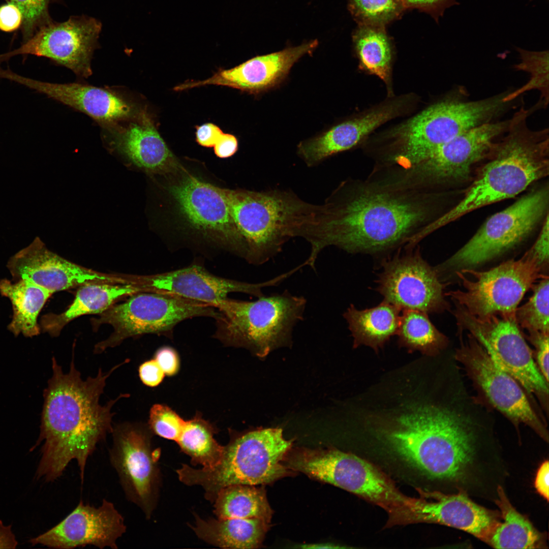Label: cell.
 <instances>
[{
  "label": "cell",
  "instance_id": "1",
  "mask_svg": "<svg viewBox=\"0 0 549 549\" xmlns=\"http://www.w3.org/2000/svg\"><path fill=\"white\" fill-rule=\"evenodd\" d=\"M442 194L392 189L368 177L342 181L319 205L303 235L311 247L308 265L315 268L328 246L369 254L405 246L441 216Z\"/></svg>",
  "mask_w": 549,
  "mask_h": 549
},
{
  "label": "cell",
  "instance_id": "2",
  "mask_svg": "<svg viewBox=\"0 0 549 549\" xmlns=\"http://www.w3.org/2000/svg\"><path fill=\"white\" fill-rule=\"evenodd\" d=\"M466 419L448 409L417 407L397 419L387 441L426 477L449 486L451 494L487 498L503 476L504 460Z\"/></svg>",
  "mask_w": 549,
  "mask_h": 549
},
{
  "label": "cell",
  "instance_id": "3",
  "mask_svg": "<svg viewBox=\"0 0 549 549\" xmlns=\"http://www.w3.org/2000/svg\"><path fill=\"white\" fill-rule=\"evenodd\" d=\"M129 361L126 359L107 372L100 369L95 377L83 380L75 366L74 357L67 373L55 358H52V375L44 391L40 432L36 444L43 442L36 471L38 478L54 481L75 460L83 483L89 457L98 444L112 431L113 406L130 394H120L104 405L100 404V398L108 378Z\"/></svg>",
  "mask_w": 549,
  "mask_h": 549
},
{
  "label": "cell",
  "instance_id": "4",
  "mask_svg": "<svg viewBox=\"0 0 549 549\" xmlns=\"http://www.w3.org/2000/svg\"><path fill=\"white\" fill-rule=\"evenodd\" d=\"M532 112L522 106L514 113L507 131L492 145L463 198L431 224L427 234L474 210L513 198L548 175V129L529 127L527 119Z\"/></svg>",
  "mask_w": 549,
  "mask_h": 549
},
{
  "label": "cell",
  "instance_id": "5",
  "mask_svg": "<svg viewBox=\"0 0 549 549\" xmlns=\"http://www.w3.org/2000/svg\"><path fill=\"white\" fill-rule=\"evenodd\" d=\"M460 89L430 105L379 137L370 140L369 155L378 167H409L461 133L497 120L512 106L507 90L469 100Z\"/></svg>",
  "mask_w": 549,
  "mask_h": 549
},
{
  "label": "cell",
  "instance_id": "6",
  "mask_svg": "<svg viewBox=\"0 0 549 549\" xmlns=\"http://www.w3.org/2000/svg\"><path fill=\"white\" fill-rule=\"evenodd\" d=\"M223 191L245 244V259L256 265L277 255L290 238L301 237L319 208L289 190Z\"/></svg>",
  "mask_w": 549,
  "mask_h": 549
},
{
  "label": "cell",
  "instance_id": "7",
  "mask_svg": "<svg viewBox=\"0 0 549 549\" xmlns=\"http://www.w3.org/2000/svg\"><path fill=\"white\" fill-rule=\"evenodd\" d=\"M230 432V441L224 446L215 466L195 469L182 464L176 470L180 481L188 485L201 486L206 498L212 502L227 486L268 484L289 472L284 461L293 440H286L282 429Z\"/></svg>",
  "mask_w": 549,
  "mask_h": 549
},
{
  "label": "cell",
  "instance_id": "8",
  "mask_svg": "<svg viewBox=\"0 0 549 549\" xmlns=\"http://www.w3.org/2000/svg\"><path fill=\"white\" fill-rule=\"evenodd\" d=\"M254 301L223 299L218 312L216 338L227 346L243 347L263 357L291 343L292 332L303 319L306 299L287 290Z\"/></svg>",
  "mask_w": 549,
  "mask_h": 549
},
{
  "label": "cell",
  "instance_id": "9",
  "mask_svg": "<svg viewBox=\"0 0 549 549\" xmlns=\"http://www.w3.org/2000/svg\"><path fill=\"white\" fill-rule=\"evenodd\" d=\"M510 118L485 123L455 136L422 160L406 168L391 167L385 182L406 190L438 192L468 178L472 167L484 159L497 139L507 131Z\"/></svg>",
  "mask_w": 549,
  "mask_h": 549
},
{
  "label": "cell",
  "instance_id": "10",
  "mask_svg": "<svg viewBox=\"0 0 549 549\" xmlns=\"http://www.w3.org/2000/svg\"><path fill=\"white\" fill-rule=\"evenodd\" d=\"M544 266L530 250L488 270L463 268L456 271L463 289L445 293L470 314L483 317L495 313H515L525 294L548 277Z\"/></svg>",
  "mask_w": 549,
  "mask_h": 549
},
{
  "label": "cell",
  "instance_id": "11",
  "mask_svg": "<svg viewBox=\"0 0 549 549\" xmlns=\"http://www.w3.org/2000/svg\"><path fill=\"white\" fill-rule=\"evenodd\" d=\"M459 330H467L485 349L494 363L512 377L547 413L548 383L540 373L525 340L515 313H495L477 317L456 304Z\"/></svg>",
  "mask_w": 549,
  "mask_h": 549
},
{
  "label": "cell",
  "instance_id": "12",
  "mask_svg": "<svg viewBox=\"0 0 549 549\" xmlns=\"http://www.w3.org/2000/svg\"><path fill=\"white\" fill-rule=\"evenodd\" d=\"M218 315L217 310L207 303L175 295L139 292L123 303L112 305L93 321L94 325L108 324L114 329L108 338L95 346L94 352L101 353L128 338L170 333L178 323L189 318H216Z\"/></svg>",
  "mask_w": 549,
  "mask_h": 549
},
{
  "label": "cell",
  "instance_id": "13",
  "mask_svg": "<svg viewBox=\"0 0 549 549\" xmlns=\"http://www.w3.org/2000/svg\"><path fill=\"white\" fill-rule=\"evenodd\" d=\"M285 459L288 468L356 494L390 513L406 498L379 470L352 453L303 448Z\"/></svg>",
  "mask_w": 549,
  "mask_h": 549
},
{
  "label": "cell",
  "instance_id": "14",
  "mask_svg": "<svg viewBox=\"0 0 549 549\" xmlns=\"http://www.w3.org/2000/svg\"><path fill=\"white\" fill-rule=\"evenodd\" d=\"M168 191L174 211L188 233L245 259V244L223 188L187 173Z\"/></svg>",
  "mask_w": 549,
  "mask_h": 549
},
{
  "label": "cell",
  "instance_id": "15",
  "mask_svg": "<svg viewBox=\"0 0 549 549\" xmlns=\"http://www.w3.org/2000/svg\"><path fill=\"white\" fill-rule=\"evenodd\" d=\"M548 186L532 191L486 220L472 238L436 269L468 268L487 261L526 238L548 212Z\"/></svg>",
  "mask_w": 549,
  "mask_h": 549
},
{
  "label": "cell",
  "instance_id": "16",
  "mask_svg": "<svg viewBox=\"0 0 549 549\" xmlns=\"http://www.w3.org/2000/svg\"><path fill=\"white\" fill-rule=\"evenodd\" d=\"M110 464L127 499L149 519L156 505L160 481L159 451L153 450L148 425L123 423L113 427Z\"/></svg>",
  "mask_w": 549,
  "mask_h": 549
},
{
  "label": "cell",
  "instance_id": "17",
  "mask_svg": "<svg viewBox=\"0 0 549 549\" xmlns=\"http://www.w3.org/2000/svg\"><path fill=\"white\" fill-rule=\"evenodd\" d=\"M470 378L489 402L516 426L530 427L548 442L544 421L536 413L520 384L494 363L485 349L470 333L455 352Z\"/></svg>",
  "mask_w": 549,
  "mask_h": 549
},
{
  "label": "cell",
  "instance_id": "18",
  "mask_svg": "<svg viewBox=\"0 0 549 549\" xmlns=\"http://www.w3.org/2000/svg\"><path fill=\"white\" fill-rule=\"evenodd\" d=\"M412 249L382 263L377 291L384 300L400 310L440 313L449 309L444 293L445 284L435 268L422 257L419 249Z\"/></svg>",
  "mask_w": 549,
  "mask_h": 549
},
{
  "label": "cell",
  "instance_id": "19",
  "mask_svg": "<svg viewBox=\"0 0 549 549\" xmlns=\"http://www.w3.org/2000/svg\"><path fill=\"white\" fill-rule=\"evenodd\" d=\"M101 28L100 21L84 16L60 23L51 20L19 48L0 54V62L18 55L44 57L87 78L92 73L90 59Z\"/></svg>",
  "mask_w": 549,
  "mask_h": 549
},
{
  "label": "cell",
  "instance_id": "20",
  "mask_svg": "<svg viewBox=\"0 0 549 549\" xmlns=\"http://www.w3.org/2000/svg\"><path fill=\"white\" fill-rule=\"evenodd\" d=\"M419 495L418 498L406 497L392 515L393 520L446 525L470 533L487 544L501 521L500 512L478 505L465 494L421 491Z\"/></svg>",
  "mask_w": 549,
  "mask_h": 549
},
{
  "label": "cell",
  "instance_id": "21",
  "mask_svg": "<svg viewBox=\"0 0 549 549\" xmlns=\"http://www.w3.org/2000/svg\"><path fill=\"white\" fill-rule=\"evenodd\" d=\"M127 529L123 516L112 502L104 499L99 506L95 507L80 500L59 523L29 542L58 549L87 545L117 549V541Z\"/></svg>",
  "mask_w": 549,
  "mask_h": 549
},
{
  "label": "cell",
  "instance_id": "22",
  "mask_svg": "<svg viewBox=\"0 0 549 549\" xmlns=\"http://www.w3.org/2000/svg\"><path fill=\"white\" fill-rule=\"evenodd\" d=\"M7 267L14 280H25L52 294L92 283H126L127 277L99 272L59 256L35 239L13 256Z\"/></svg>",
  "mask_w": 549,
  "mask_h": 549
},
{
  "label": "cell",
  "instance_id": "23",
  "mask_svg": "<svg viewBox=\"0 0 549 549\" xmlns=\"http://www.w3.org/2000/svg\"><path fill=\"white\" fill-rule=\"evenodd\" d=\"M135 280L142 292L175 295L214 307L231 293L262 296L263 288L277 285L283 277L280 275L262 283H250L215 276L203 266L194 264L155 274L135 276Z\"/></svg>",
  "mask_w": 549,
  "mask_h": 549
},
{
  "label": "cell",
  "instance_id": "24",
  "mask_svg": "<svg viewBox=\"0 0 549 549\" xmlns=\"http://www.w3.org/2000/svg\"><path fill=\"white\" fill-rule=\"evenodd\" d=\"M0 78L21 84L77 110L104 126L131 119L139 111L124 98L111 90L77 83H54L22 76L0 67Z\"/></svg>",
  "mask_w": 549,
  "mask_h": 549
},
{
  "label": "cell",
  "instance_id": "25",
  "mask_svg": "<svg viewBox=\"0 0 549 549\" xmlns=\"http://www.w3.org/2000/svg\"><path fill=\"white\" fill-rule=\"evenodd\" d=\"M318 41L312 40L299 46L256 56L230 69H220L202 81H190L177 86L184 90L206 85L226 86L252 94H259L280 84L293 65L302 56L317 48Z\"/></svg>",
  "mask_w": 549,
  "mask_h": 549
},
{
  "label": "cell",
  "instance_id": "26",
  "mask_svg": "<svg viewBox=\"0 0 549 549\" xmlns=\"http://www.w3.org/2000/svg\"><path fill=\"white\" fill-rule=\"evenodd\" d=\"M124 127H107L112 142L135 166L149 173H174L179 164L146 111L140 110Z\"/></svg>",
  "mask_w": 549,
  "mask_h": 549
},
{
  "label": "cell",
  "instance_id": "27",
  "mask_svg": "<svg viewBox=\"0 0 549 549\" xmlns=\"http://www.w3.org/2000/svg\"><path fill=\"white\" fill-rule=\"evenodd\" d=\"M386 120L385 112L375 106L316 137L301 141L297 145V154L308 167H315L334 155L362 144Z\"/></svg>",
  "mask_w": 549,
  "mask_h": 549
},
{
  "label": "cell",
  "instance_id": "28",
  "mask_svg": "<svg viewBox=\"0 0 549 549\" xmlns=\"http://www.w3.org/2000/svg\"><path fill=\"white\" fill-rule=\"evenodd\" d=\"M141 292L133 283L84 285L79 287L72 303L65 312L59 314L49 313L42 317L41 328L56 337L72 320L83 315L101 314L119 299Z\"/></svg>",
  "mask_w": 549,
  "mask_h": 549
},
{
  "label": "cell",
  "instance_id": "29",
  "mask_svg": "<svg viewBox=\"0 0 549 549\" xmlns=\"http://www.w3.org/2000/svg\"><path fill=\"white\" fill-rule=\"evenodd\" d=\"M191 528L197 536L212 545L225 548H258L267 532L269 523L259 518H228L203 520L195 515Z\"/></svg>",
  "mask_w": 549,
  "mask_h": 549
},
{
  "label": "cell",
  "instance_id": "30",
  "mask_svg": "<svg viewBox=\"0 0 549 549\" xmlns=\"http://www.w3.org/2000/svg\"><path fill=\"white\" fill-rule=\"evenodd\" d=\"M400 309L385 301L373 308L359 310L353 304L343 314L354 339V347L365 345L375 350L396 333Z\"/></svg>",
  "mask_w": 549,
  "mask_h": 549
},
{
  "label": "cell",
  "instance_id": "31",
  "mask_svg": "<svg viewBox=\"0 0 549 549\" xmlns=\"http://www.w3.org/2000/svg\"><path fill=\"white\" fill-rule=\"evenodd\" d=\"M0 293L10 299L13 307L12 320L8 329L15 336L20 333L29 338L38 335L39 314L52 294L25 280L12 283L7 279L0 281Z\"/></svg>",
  "mask_w": 549,
  "mask_h": 549
},
{
  "label": "cell",
  "instance_id": "32",
  "mask_svg": "<svg viewBox=\"0 0 549 549\" xmlns=\"http://www.w3.org/2000/svg\"><path fill=\"white\" fill-rule=\"evenodd\" d=\"M385 27L358 25L352 38L359 68L380 78L392 95L393 47Z\"/></svg>",
  "mask_w": 549,
  "mask_h": 549
},
{
  "label": "cell",
  "instance_id": "33",
  "mask_svg": "<svg viewBox=\"0 0 549 549\" xmlns=\"http://www.w3.org/2000/svg\"><path fill=\"white\" fill-rule=\"evenodd\" d=\"M494 501L500 509L501 521L489 545L495 548L546 547L544 534L512 505L503 486H498L497 497Z\"/></svg>",
  "mask_w": 549,
  "mask_h": 549
},
{
  "label": "cell",
  "instance_id": "34",
  "mask_svg": "<svg viewBox=\"0 0 549 549\" xmlns=\"http://www.w3.org/2000/svg\"><path fill=\"white\" fill-rule=\"evenodd\" d=\"M214 502L218 518H259L270 522L272 514L265 490L256 485L227 486L219 492Z\"/></svg>",
  "mask_w": 549,
  "mask_h": 549
},
{
  "label": "cell",
  "instance_id": "35",
  "mask_svg": "<svg viewBox=\"0 0 549 549\" xmlns=\"http://www.w3.org/2000/svg\"><path fill=\"white\" fill-rule=\"evenodd\" d=\"M216 430L201 415H196L186 421L176 442L182 452L188 455L194 465L211 468L220 461L224 446L214 438Z\"/></svg>",
  "mask_w": 549,
  "mask_h": 549
},
{
  "label": "cell",
  "instance_id": "36",
  "mask_svg": "<svg viewBox=\"0 0 549 549\" xmlns=\"http://www.w3.org/2000/svg\"><path fill=\"white\" fill-rule=\"evenodd\" d=\"M396 333L401 345L429 355L438 354L448 343L447 338L436 328L427 314L417 310H404Z\"/></svg>",
  "mask_w": 549,
  "mask_h": 549
},
{
  "label": "cell",
  "instance_id": "37",
  "mask_svg": "<svg viewBox=\"0 0 549 549\" xmlns=\"http://www.w3.org/2000/svg\"><path fill=\"white\" fill-rule=\"evenodd\" d=\"M516 49L520 62L514 66V69L528 73L530 78L520 88L510 90L504 100L514 101L523 94L536 90L540 94L539 99L533 107L535 110L545 108L548 104V50L530 51L518 47Z\"/></svg>",
  "mask_w": 549,
  "mask_h": 549
},
{
  "label": "cell",
  "instance_id": "38",
  "mask_svg": "<svg viewBox=\"0 0 549 549\" xmlns=\"http://www.w3.org/2000/svg\"><path fill=\"white\" fill-rule=\"evenodd\" d=\"M548 277L539 281L532 288L533 294L529 300L516 308L515 319L520 327L548 333Z\"/></svg>",
  "mask_w": 549,
  "mask_h": 549
},
{
  "label": "cell",
  "instance_id": "39",
  "mask_svg": "<svg viewBox=\"0 0 549 549\" xmlns=\"http://www.w3.org/2000/svg\"><path fill=\"white\" fill-rule=\"evenodd\" d=\"M349 9L358 25L385 27L406 9L401 0H349Z\"/></svg>",
  "mask_w": 549,
  "mask_h": 549
},
{
  "label": "cell",
  "instance_id": "40",
  "mask_svg": "<svg viewBox=\"0 0 549 549\" xmlns=\"http://www.w3.org/2000/svg\"><path fill=\"white\" fill-rule=\"evenodd\" d=\"M186 421L168 406L158 404L150 408L148 425L153 434L176 442Z\"/></svg>",
  "mask_w": 549,
  "mask_h": 549
},
{
  "label": "cell",
  "instance_id": "41",
  "mask_svg": "<svg viewBox=\"0 0 549 549\" xmlns=\"http://www.w3.org/2000/svg\"><path fill=\"white\" fill-rule=\"evenodd\" d=\"M6 1L17 6L22 13V43L29 39L41 26L51 21L48 6L54 0Z\"/></svg>",
  "mask_w": 549,
  "mask_h": 549
},
{
  "label": "cell",
  "instance_id": "42",
  "mask_svg": "<svg viewBox=\"0 0 549 549\" xmlns=\"http://www.w3.org/2000/svg\"><path fill=\"white\" fill-rule=\"evenodd\" d=\"M527 339L535 349L537 366L546 381L548 383V333L537 330H528Z\"/></svg>",
  "mask_w": 549,
  "mask_h": 549
},
{
  "label": "cell",
  "instance_id": "43",
  "mask_svg": "<svg viewBox=\"0 0 549 549\" xmlns=\"http://www.w3.org/2000/svg\"><path fill=\"white\" fill-rule=\"evenodd\" d=\"M405 9H417L429 14L436 22L445 10L459 5L458 0H402Z\"/></svg>",
  "mask_w": 549,
  "mask_h": 549
},
{
  "label": "cell",
  "instance_id": "44",
  "mask_svg": "<svg viewBox=\"0 0 549 549\" xmlns=\"http://www.w3.org/2000/svg\"><path fill=\"white\" fill-rule=\"evenodd\" d=\"M23 15L19 8L13 3L7 2L0 6V30L12 33L22 25Z\"/></svg>",
  "mask_w": 549,
  "mask_h": 549
},
{
  "label": "cell",
  "instance_id": "45",
  "mask_svg": "<svg viewBox=\"0 0 549 549\" xmlns=\"http://www.w3.org/2000/svg\"><path fill=\"white\" fill-rule=\"evenodd\" d=\"M167 376L176 374L179 369V359L176 351L171 347H161L156 352L154 358Z\"/></svg>",
  "mask_w": 549,
  "mask_h": 549
},
{
  "label": "cell",
  "instance_id": "46",
  "mask_svg": "<svg viewBox=\"0 0 549 549\" xmlns=\"http://www.w3.org/2000/svg\"><path fill=\"white\" fill-rule=\"evenodd\" d=\"M139 375L142 383L149 387L159 385L165 375L155 359L141 364L139 368Z\"/></svg>",
  "mask_w": 549,
  "mask_h": 549
},
{
  "label": "cell",
  "instance_id": "47",
  "mask_svg": "<svg viewBox=\"0 0 549 549\" xmlns=\"http://www.w3.org/2000/svg\"><path fill=\"white\" fill-rule=\"evenodd\" d=\"M548 212L546 215L540 232L530 250L544 266L548 262Z\"/></svg>",
  "mask_w": 549,
  "mask_h": 549
},
{
  "label": "cell",
  "instance_id": "48",
  "mask_svg": "<svg viewBox=\"0 0 549 549\" xmlns=\"http://www.w3.org/2000/svg\"><path fill=\"white\" fill-rule=\"evenodd\" d=\"M196 141L201 146L205 147H214L223 133L217 125L208 123L196 127Z\"/></svg>",
  "mask_w": 549,
  "mask_h": 549
},
{
  "label": "cell",
  "instance_id": "49",
  "mask_svg": "<svg viewBox=\"0 0 549 549\" xmlns=\"http://www.w3.org/2000/svg\"><path fill=\"white\" fill-rule=\"evenodd\" d=\"M238 147V140L234 135L223 133L214 146V153L219 158H228L237 152Z\"/></svg>",
  "mask_w": 549,
  "mask_h": 549
},
{
  "label": "cell",
  "instance_id": "50",
  "mask_svg": "<svg viewBox=\"0 0 549 549\" xmlns=\"http://www.w3.org/2000/svg\"><path fill=\"white\" fill-rule=\"evenodd\" d=\"M548 460L545 461L538 469L535 480L537 492L548 501L549 467Z\"/></svg>",
  "mask_w": 549,
  "mask_h": 549
},
{
  "label": "cell",
  "instance_id": "51",
  "mask_svg": "<svg viewBox=\"0 0 549 549\" xmlns=\"http://www.w3.org/2000/svg\"><path fill=\"white\" fill-rule=\"evenodd\" d=\"M18 544L11 526H6L0 521V548L14 549Z\"/></svg>",
  "mask_w": 549,
  "mask_h": 549
},
{
  "label": "cell",
  "instance_id": "52",
  "mask_svg": "<svg viewBox=\"0 0 549 549\" xmlns=\"http://www.w3.org/2000/svg\"><path fill=\"white\" fill-rule=\"evenodd\" d=\"M300 547L302 548H341V546H335L334 544L330 543H321L316 544H308L305 545Z\"/></svg>",
  "mask_w": 549,
  "mask_h": 549
},
{
  "label": "cell",
  "instance_id": "53",
  "mask_svg": "<svg viewBox=\"0 0 549 549\" xmlns=\"http://www.w3.org/2000/svg\"><path fill=\"white\" fill-rule=\"evenodd\" d=\"M402 1V0H401Z\"/></svg>",
  "mask_w": 549,
  "mask_h": 549
}]
</instances>
